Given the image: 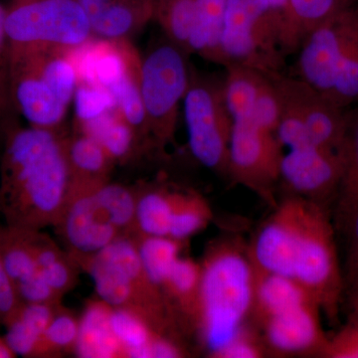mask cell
<instances>
[{
    "label": "cell",
    "mask_w": 358,
    "mask_h": 358,
    "mask_svg": "<svg viewBox=\"0 0 358 358\" xmlns=\"http://www.w3.org/2000/svg\"><path fill=\"white\" fill-rule=\"evenodd\" d=\"M6 129L0 164V211L6 225L40 230L57 223L71 185L65 138L31 126Z\"/></svg>",
    "instance_id": "obj_1"
},
{
    "label": "cell",
    "mask_w": 358,
    "mask_h": 358,
    "mask_svg": "<svg viewBox=\"0 0 358 358\" xmlns=\"http://www.w3.org/2000/svg\"><path fill=\"white\" fill-rule=\"evenodd\" d=\"M196 322L202 343L210 357L246 324L251 317L255 267L237 239L212 244L201 264Z\"/></svg>",
    "instance_id": "obj_2"
},
{
    "label": "cell",
    "mask_w": 358,
    "mask_h": 358,
    "mask_svg": "<svg viewBox=\"0 0 358 358\" xmlns=\"http://www.w3.org/2000/svg\"><path fill=\"white\" fill-rule=\"evenodd\" d=\"M296 74L343 110L358 105V2L308 33Z\"/></svg>",
    "instance_id": "obj_3"
},
{
    "label": "cell",
    "mask_w": 358,
    "mask_h": 358,
    "mask_svg": "<svg viewBox=\"0 0 358 358\" xmlns=\"http://www.w3.org/2000/svg\"><path fill=\"white\" fill-rule=\"evenodd\" d=\"M77 80L62 49L10 46L13 107L30 126L57 131L73 101Z\"/></svg>",
    "instance_id": "obj_4"
},
{
    "label": "cell",
    "mask_w": 358,
    "mask_h": 358,
    "mask_svg": "<svg viewBox=\"0 0 358 358\" xmlns=\"http://www.w3.org/2000/svg\"><path fill=\"white\" fill-rule=\"evenodd\" d=\"M293 278L327 319L338 320L345 278L339 263L334 226L326 206L305 199L294 253Z\"/></svg>",
    "instance_id": "obj_5"
},
{
    "label": "cell",
    "mask_w": 358,
    "mask_h": 358,
    "mask_svg": "<svg viewBox=\"0 0 358 358\" xmlns=\"http://www.w3.org/2000/svg\"><path fill=\"white\" fill-rule=\"evenodd\" d=\"M284 17L266 0H228L221 36L222 66L281 72Z\"/></svg>",
    "instance_id": "obj_6"
},
{
    "label": "cell",
    "mask_w": 358,
    "mask_h": 358,
    "mask_svg": "<svg viewBox=\"0 0 358 358\" xmlns=\"http://www.w3.org/2000/svg\"><path fill=\"white\" fill-rule=\"evenodd\" d=\"M183 49L166 38L141 57V92L152 147L164 152L173 143L179 107L192 70Z\"/></svg>",
    "instance_id": "obj_7"
},
{
    "label": "cell",
    "mask_w": 358,
    "mask_h": 358,
    "mask_svg": "<svg viewBox=\"0 0 358 358\" xmlns=\"http://www.w3.org/2000/svg\"><path fill=\"white\" fill-rule=\"evenodd\" d=\"M188 145L195 159L228 178L233 122L224 94V79L192 72L183 99Z\"/></svg>",
    "instance_id": "obj_8"
},
{
    "label": "cell",
    "mask_w": 358,
    "mask_h": 358,
    "mask_svg": "<svg viewBox=\"0 0 358 358\" xmlns=\"http://www.w3.org/2000/svg\"><path fill=\"white\" fill-rule=\"evenodd\" d=\"M11 47L71 49L93 37L78 0H14L6 11Z\"/></svg>",
    "instance_id": "obj_9"
},
{
    "label": "cell",
    "mask_w": 358,
    "mask_h": 358,
    "mask_svg": "<svg viewBox=\"0 0 358 358\" xmlns=\"http://www.w3.org/2000/svg\"><path fill=\"white\" fill-rule=\"evenodd\" d=\"M282 145L274 131L252 121L234 122L228 159V178L275 207Z\"/></svg>",
    "instance_id": "obj_10"
},
{
    "label": "cell",
    "mask_w": 358,
    "mask_h": 358,
    "mask_svg": "<svg viewBox=\"0 0 358 358\" xmlns=\"http://www.w3.org/2000/svg\"><path fill=\"white\" fill-rule=\"evenodd\" d=\"M265 75L279 98L280 115L303 124L313 145L345 152L346 110L327 100L301 78L282 72Z\"/></svg>",
    "instance_id": "obj_11"
},
{
    "label": "cell",
    "mask_w": 358,
    "mask_h": 358,
    "mask_svg": "<svg viewBox=\"0 0 358 358\" xmlns=\"http://www.w3.org/2000/svg\"><path fill=\"white\" fill-rule=\"evenodd\" d=\"M345 173V152L308 145L284 154L280 181L292 194L326 206L336 200Z\"/></svg>",
    "instance_id": "obj_12"
},
{
    "label": "cell",
    "mask_w": 358,
    "mask_h": 358,
    "mask_svg": "<svg viewBox=\"0 0 358 358\" xmlns=\"http://www.w3.org/2000/svg\"><path fill=\"white\" fill-rule=\"evenodd\" d=\"M303 207L305 199L293 194L275 205L248 246L250 258L257 268L293 278Z\"/></svg>",
    "instance_id": "obj_13"
},
{
    "label": "cell",
    "mask_w": 358,
    "mask_h": 358,
    "mask_svg": "<svg viewBox=\"0 0 358 358\" xmlns=\"http://www.w3.org/2000/svg\"><path fill=\"white\" fill-rule=\"evenodd\" d=\"M322 310L315 301L294 306L268 317L259 329L273 355L320 357L329 338L320 322Z\"/></svg>",
    "instance_id": "obj_14"
},
{
    "label": "cell",
    "mask_w": 358,
    "mask_h": 358,
    "mask_svg": "<svg viewBox=\"0 0 358 358\" xmlns=\"http://www.w3.org/2000/svg\"><path fill=\"white\" fill-rule=\"evenodd\" d=\"M78 82L95 84L112 91L141 66V56L129 39L91 37L85 43L67 49Z\"/></svg>",
    "instance_id": "obj_15"
},
{
    "label": "cell",
    "mask_w": 358,
    "mask_h": 358,
    "mask_svg": "<svg viewBox=\"0 0 358 358\" xmlns=\"http://www.w3.org/2000/svg\"><path fill=\"white\" fill-rule=\"evenodd\" d=\"M92 190L71 189L57 222L66 242L79 258H91L120 236L119 230L96 203Z\"/></svg>",
    "instance_id": "obj_16"
},
{
    "label": "cell",
    "mask_w": 358,
    "mask_h": 358,
    "mask_svg": "<svg viewBox=\"0 0 358 358\" xmlns=\"http://www.w3.org/2000/svg\"><path fill=\"white\" fill-rule=\"evenodd\" d=\"M93 36L129 39L155 18V0H78Z\"/></svg>",
    "instance_id": "obj_17"
},
{
    "label": "cell",
    "mask_w": 358,
    "mask_h": 358,
    "mask_svg": "<svg viewBox=\"0 0 358 358\" xmlns=\"http://www.w3.org/2000/svg\"><path fill=\"white\" fill-rule=\"evenodd\" d=\"M313 299L293 278L264 272L255 267V289L250 317L257 327L268 317Z\"/></svg>",
    "instance_id": "obj_18"
},
{
    "label": "cell",
    "mask_w": 358,
    "mask_h": 358,
    "mask_svg": "<svg viewBox=\"0 0 358 358\" xmlns=\"http://www.w3.org/2000/svg\"><path fill=\"white\" fill-rule=\"evenodd\" d=\"M357 2L358 0H289L288 7L282 13L285 53L298 50L308 33Z\"/></svg>",
    "instance_id": "obj_19"
},
{
    "label": "cell",
    "mask_w": 358,
    "mask_h": 358,
    "mask_svg": "<svg viewBox=\"0 0 358 358\" xmlns=\"http://www.w3.org/2000/svg\"><path fill=\"white\" fill-rule=\"evenodd\" d=\"M66 155L71 174L70 189L96 187L108 182L113 160L95 138L77 131L65 138Z\"/></svg>",
    "instance_id": "obj_20"
},
{
    "label": "cell",
    "mask_w": 358,
    "mask_h": 358,
    "mask_svg": "<svg viewBox=\"0 0 358 358\" xmlns=\"http://www.w3.org/2000/svg\"><path fill=\"white\" fill-rule=\"evenodd\" d=\"M110 312L112 308L101 300L89 303L79 320V333L74 348L78 357L113 358L124 355L110 326Z\"/></svg>",
    "instance_id": "obj_21"
},
{
    "label": "cell",
    "mask_w": 358,
    "mask_h": 358,
    "mask_svg": "<svg viewBox=\"0 0 358 358\" xmlns=\"http://www.w3.org/2000/svg\"><path fill=\"white\" fill-rule=\"evenodd\" d=\"M53 307L48 303H20L4 324V339L15 357H37L45 331L55 313Z\"/></svg>",
    "instance_id": "obj_22"
},
{
    "label": "cell",
    "mask_w": 358,
    "mask_h": 358,
    "mask_svg": "<svg viewBox=\"0 0 358 358\" xmlns=\"http://www.w3.org/2000/svg\"><path fill=\"white\" fill-rule=\"evenodd\" d=\"M228 0H196L194 21L187 43V53L197 54L222 65L221 36Z\"/></svg>",
    "instance_id": "obj_23"
},
{
    "label": "cell",
    "mask_w": 358,
    "mask_h": 358,
    "mask_svg": "<svg viewBox=\"0 0 358 358\" xmlns=\"http://www.w3.org/2000/svg\"><path fill=\"white\" fill-rule=\"evenodd\" d=\"M358 209V105L346 110L345 173L336 199L334 221L345 231Z\"/></svg>",
    "instance_id": "obj_24"
},
{
    "label": "cell",
    "mask_w": 358,
    "mask_h": 358,
    "mask_svg": "<svg viewBox=\"0 0 358 358\" xmlns=\"http://www.w3.org/2000/svg\"><path fill=\"white\" fill-rule=\"evenodd\" d=\"M100 143L113 162L127 160L143 148L138 134L117 109L77 128Z\"/></svg>",
    "instance_id": "obj_25"
},
{
    "label": "cell",
    "mask_w": 358,
    "mask_h": 358,
    "mask_svg": "<svg viewBox=\"0 0 358 358\" xmlns=\"http://www.w3.org/2000/svg\"><path fill=\"white\" fill-rule=\"evenodd\" d=\"M224 76V94L233 122L247 121L253 115L266 75L242 65H228Z\"/></svg>",
    "instance_id": "obj_26"
},
{
    "label": "cell",
    "mask_w": 358,
    "mask_h": 358,
    "mask_svg": "<svg viewBox=\"0 0 358 358\" xmlns=\"http://www.w3.org/2000/svg\"><path fill=\"white\" fill-rule=\"evenodd\" d=\"M178 195L166 188H154L138 195L134 227L141 236H169Z\"/></svg>",
    "instance_id": "obj_27"
},
{
    "label": "cell",
    "mask_w": 358,
    "mask_h": 358,
    "mask_svg": "<svg viewBox=\"0 0 358 358\" xmlns=\"http://www.w3.org/2000/svg\"><path fill=\"white\" fill-rule=\"evenodd\" d=\"M110 326L124 357L150 358V345L162 334L145 317L131 308H113Z\"/></svg>",
    "instance_id": "obj_28"
},
{
    "label": "cell",
    "mask_w": 358,
    "mask_h": 358,
    "mask_svg": "<svg viewBox=\"0 0 358 358\" xmlns=\"http://www.w3.org/2000/svg\"><path fill=\"white\" fill-rule=\"evenodd\" d=\"M181 243L169 236H141L136 242L145 274L157 288H164L171 268L180 258Z\"/></svg>",
    "instance_id": "obj_29"
},
{
    "label": "cell",
    "mask_w": 358,
    "mask_h": 358,
    "mask_svg": "<svg viewBox=\"0 0 358 358\" xmlns=\"http://www.w3.org/2000/svg\"><path fill=\"white\" fill-rule=\"evenodd\" d=\"M201 275V264L180 257L174 264L162 288L176 301L181 312L194 322L199 310Z\"/></svg>",
    "instance_id": "obj_30"
},
{
    "label": "cell",
    "mask_w": 358,
    "mask_h": 358,
    "mask_svg": "<svg viewBox=\"0 0 358 358\" xmlns=\"http://www.w3.org/2000/svg\"><path fill=\"white\" fill-rule=\"evenodd\" d=\"M212 219L213 212L204 197L197 193L178 192L169 237L185 241L206 228Z\"/></svg>",
    "instance_id": "obj_31"
},
{
    "label": "cell",
    "mask_w": 358,
    "mask_h": 358,
    "mask_svg": "<svg viewBox=\"0 0 358 358\" xmlns=\"http://www.w3.org/2000/svg\"><path fill=\"white\" fill-rule=\"evenodd\" d=\"M155 3L154 20L159 22L166 38L187 53L196 0H155Z\"/></svg>",
    "instance_id": "obj_32"
},
{
    "label": "cell",
    "mask_w": 358,
    "mask_h": 358,
    "mask_svg": "<svg viewBox=\"0 0 358 358\" xmlns=\"http://www.w3.org/2000/svg\"><path fill=\"white\" fill-rule=\"evenodd\" d=\"M92 192L106 217L119 232L134 227L138 196L129 188L105 182L93 188Z\"/></svg>",
    "instance_id": "obj_33"
},
{
    "label": "cell",
    "mask_w": 358,
    "mask_h": 358,
    "mask_svg": "<svg viewBox=\"0 0 358 358\" xmlns=\"http://www.w3.org/2000/svg\"><path fill=\"white\" fill-rule=\"evenodd\" d=\"M73 102L77 128L117 109L115 96L109 90L83 82H78Z\"/></svg>",
    "instance_id": "obj_34"
},
{
    "label": "cell",
    "mask_w": 358,
    "mask_h": 358,
    "mask_svg": "<svg viewBox=\"0 0 358 358\" xmlns=\"http://www.w3.org/2000/svg\"><path fill=\"white\" fill-rule=\"evenodd\" d=\"M78 333H79V320L66 313H55L40 345L37 357L49 355L53 350H64L75 348Z\"/></svg>",
    "instance_id": "obj_35"
},
{
    "label": "cell",
    "mask_w": 358,
    "mask_h": 358,
    "mask_svg": "<svg viewBox=\"0 0 358 358\" xmlns=\"http://www.w3.org/2000/svg\"><path fill=\"white\" fill-rule=\"evenodd\" d=\"M7 8L0 4V121L9 122L14 110L11 98L10 41L6 32Z\"/></svg>",
    "instance_id": "obj_36"
},
{
    "label": "cell",
    "mask_w": 358,
    "mask_h": 358,
    "mask_svg": "<svg viewBox=\"0 0 358 358\" xmlns=\"http://www.w3.org/2000/svg\"><path fill=\"white\" fill-rule=\"evenodd\" d=\"M268 353L263 336H260L255 329L245 324L243 329L212 357L260 358L265 357Z\"/></svg>",
    "instance_id": "obj_37"
},
{
    "label": "cell",
    "mask_w": 358,
    "mask_h": 358,
    "mask_svg": "<svg viewBox=\"0 0 358 358\" xmlns=\"http://www.w3.org/2000/svg\"><path fill=\"white\" fill-rule=\"evenodd\" d=\"M320 357L358 358V320H350L333 338H329Z\"/></svg>",
    "instance_id": "obj_38"
},
{
    "label": "cell",
    "mask_w": 358,
    "mask_h": 358,
    "mask_svg": "<svg viewBox=\"0 0 358 358\" xmlns=\"http://www.w3.org/2000/svg\"><path fill=\"white\" fill-rule=\"evenodd\" d=\"M38 270L51 288L60 296L69 291L74 284V271L70 261L64 258L63 254Z\"/></svg>",
    "instance_id": "obj_39"
},
{
    "label": "cell",
    "mask_w": 358,
    "mask_h": 358,
    "mask_svg": "<svg viewBox=\"0 0 358 358\" xmlns=\"http://www.w3.org/2000/svg\"><path fill=\"white\" fill-rule=\"evenodd\" d=\"M20 305L17 294L4 268L0 240V324H6Z\"/></svg>",
    "instance_id": "obj_40"
},
{
    "label": "cell",
    "mask_w": 358,
    "mask_h": 358,
    "mask_svg": "<svg viewBox=\"0 0 358 358\" xmlns=\"http://www.w3.org/2000/svg\"><path fill=\"white\" fill-rule=\"evenodd\" d=\"M348 238L345 279L352 289L358 287V209L345 229Z\"/></svg>",
    "instance_id": "obj_41"
},
{
    "label": "cell",
    "mask_w": 358,
    "mask_h": 358,
    "mask_svg": "<svg viewBox=\"0 0 358 358\" xmlns=\"http://www.w3.org/2000/svg\"><path fill=\"white\" fill-rule=\"evenodd\" d=\"M182 357L179 346L169 338H164L162 334L155 336L150 345V357L152 358H176Z\"/></svg>",
    "instance_id": "obj_42"
},
{
    "label": "cell",
    "mask_w": 358,
    "mask_h": 358,
    "mask_svg": "<svg viewBox=\"0 0 358 358\" xmlns=\"http://www.w3.org/2000/svg\"><path fill=\"white\" fill-rule=\"evenodd\" d=\"M350 308H352V317L350 320H358V291L352 292L350 298Z\"/></svg>",
    "instance_id": "obj_43"
},
{
    "label": "cell",
    "mask_w": 358,
    "mask_h": 358,
    "mask_svg": "<svg viewBox=\"0 0 358 358\" xmlns=\"http://www.w3.org/2000/svg\"><path fill=\"white\" fill-rule=\"evenodd\" d=\"M15 357L13 350L7 345L6 339L0 338V358Z\"/></svg>",
    "instance_id": "obj_44"
},
{
    "label": "cell",
    "mask_w": 358,
    "mask_h": 358,
    "mask_svg": "<svg viewBox=\"0 0 358 358\" xmlns=\"http://www.w3.org/2000/svg\"><path fill=\"white\" fill-rule=\"evenodd\" d=\"M266 1L268 2V6L277 10L282 11V13L286 10L289 4V0H266Z\"/></svg>",
    "instance_id": "obj_45"
},
{
    "label": "cell",
    "mask_w": 358,
    "mask_h": 358,
    "mask_svg": "<svg viewBox=\"0 0 358 358\" xmlns=\"http://www.w3.org/2000/svg\"><path fill=\"white\" fill-rule=\"evenodd\" d=\"M352 291H358V287H357V288H355V289H352Z\"/></svg>",
    "instance_id": "obj_46"
}]
</instances>
